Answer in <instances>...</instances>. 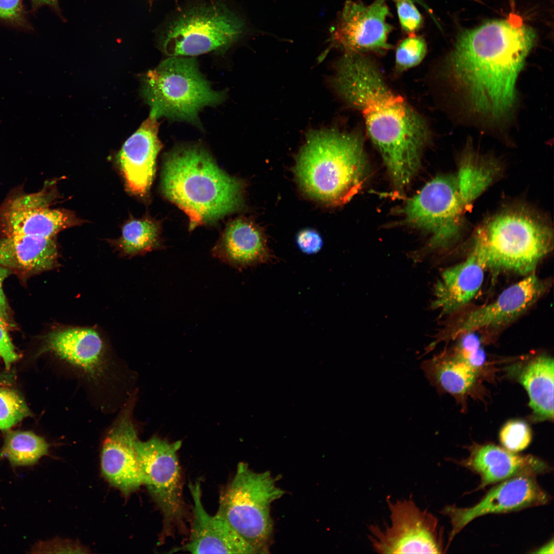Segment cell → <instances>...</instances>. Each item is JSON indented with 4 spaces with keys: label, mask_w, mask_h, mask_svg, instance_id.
Here are the masks:
<instances>
[{
    "label": "cell",
    "mask_w": 554,
    "mask_h": 554,
    "mask_svg": "<svg viewBox=\"0 0 554 554\" xmlns=\"http://www.w3.org/2000/svg\"><path fill=\"white\" fill-rule=\"evenodd\" d=\"M56 198L54 188H45L39 192L13 200L2 216L4 235L53 238L61 231L84 222L70 210L50 208Z\"/></svg>",
    "instance_id": "obj_15"
},
{
    "label": "cell",
    "mask_w": 554,
    "mask_h": 554,
    "mask_svg": "<svg viewBox=\"0 0 554 554\" xmlns=\"http://www.w3.org/2000/svg\"><path fill=\"white\" fill-rule=\"evenodd\" d=\"M159 127L157 118L149 114L116 155L127 189L133 194L145 195L153 182L156 157L162 148Z\"/></svg>",
    "instance_id": "obj_18"
},
{
    "label": "cell",
    "mask_w": 554,
    "mask_h": 554,
    "mask_svg": "<svg viewBox=\"0 0 554 554\" xmlns=\"http://www.w3.org/2000/svg\"><path fill=\"white\" fill-rule=\"evenodd\" d=\"M550 496L540 486L534 476H518L496 485L475 505L461 508L447 506L443 513L450 519L449 544L466 525L487 514L517 511L547 503Z\"/></svg>",
    "instance_id": "obj_16"
},
{
    "label": "cell",
    "mask_w": 554,
    "mask_h": 554,
    "mask_svg": "<svg viewBox=\"0 0 554 554\" xmlns=\"http://www.w3.org/2000/svg\"><path fill=\"white\" fill-rule=\"evenodd\" d=\"M464 209L456 176L445 175L427 183L406 201L402 212L407 224L430 234V247L439 248L460 236Z\"/></svg>",
    "instance_id": "obj_10"
},
{
    "label": "cell",
    "mask_w": 554,
    "mask_h": 554,
    "mask_svg": "<svg viewBox=\"0 0 554 554\" xmlns=\"http://www.w3.org/2000/svg\"><path fill=\"white\" fill-rule=\"evenodd\" d=\"M550 282L535 272L504 289L491 303L472 310L453 327L450 337L503 326L521 315L547 291Z\"/></svg>",
    "instance_id": "obj_17"
},
{
    "label": "cell",
    "mask_w": 554,
    "mask_h": 554,
    "mask_svg": "<svg viewBox=\"0 0 554 554\" xmlns=\"http://www.w3.org/2000/svg\"><path fill=\"white\" fill-rule=\"evenodd\" d=\"M536 38L535 30L514 13L459 35L444 71L473 115L491 124L509 116L517 79Z\"/></svg>",
    "instance_id": "obj_1"
},
{
    "label": "cell",
    "mask_w": 554,
    "mask_h": 554,
    "mask_svg": "<svg viewBox=\"0 0 554 554\" xmlns=\"http://www.w3.org/2000/svg\"><path fill=\"white\" fill-rule=\"evenodd\" d=\"M9 327L0 316V357L4 361L7 369H9L12 364L19 358L9 337Z\"/></svg>",
    "instance_id": "obj_33"
},
{
    "label": "cell",
    "mask_w": 554,
    "mask_h": 554,
    "mask_svg": "<svg viewBox=\"0 0 554 554\" xmlns=\"http://www.w3.org/2000/svg\"><path fill=\"white\" fill-rule=\"evenodd\" d=\"M41 353L49 352L74 375L98 389L116 383V362L112 360L95 329L69 326L56 328L43 337Z\"/></svg>",
    "instance_id": "obj_12"
},
{
    "label": "cell",
    "mask_w": 554,
    "mask_h": 554,
    "mask_svg": "<svg viewBox=\"0 0 554 554\" xmlns=\"http://www.w3.org/2000/svg\"><path fill=\"white\" fill-rule=\"evenodd\" d=\"M552 230L548 223L527 208L504 209L477 229L472 248L486 268L527 275L552 250Z\"/></svg>",
    "instance_id": "obj_5"
},
{
    "label": "cell",
    "mask_w": 554,
    "mask_h": 554,
    "mask_svg": "<svg viewBox=\"0 0 554 554\" xmlns=\"http://www.w3.org/2000/svg\"><path fill=\"white\" fill-rule=\"evenodd\" d=\"M21 0H0V19L16 21L22 15Z\"/></svg>",
    "instance_id": "obj_36"
},
{
    "label": "cell",
    "mask_w": 554,
    "mask_h": 554,
    "mask_svg": "<svg viewBox=\"0 0 554 554\" xmlns=\"http://www.w3.org/2000/svg\"><path fill=\"white\" fill-rule=\"evenodd\" d=\"M135 391L126 399L102 444L101 468L108 481L128 495L142 485L135 451L137 435L132 420Z\"/></svg>",
    "instance_id": "obj_13"
},
{
    "label": "cell",
    "mask_w": 554,
    "mask_h": 554,
    "mask_svg": "<svg viewBox=\"0 0 554 554\" xmlns=\"http://www.w3.org/2000/svg\"><path fill=\"white\" fill-rule=\"evenodd\" d=\"M58 0H32L33 4L36 6L48 5L52 7H56Z\"/></svg>",
    "instance_id": "obj_39"
},
{
    "label": "cell",
    "mask_w": 554,
    "mask_h": 554,
    "mask_svg": "<svg viewBox=\"0 0 554 554\" xmlns=\"http://www.w3.org/2000/svg\"><path fill=\"white\" fill-rule=\"evenodd\" d=\"M389 15L386 0H375L369 5L347 1L335 24L333 41L346 53L384 52L390 48Z\"/></svg>",
    "instance_id": "obj_14"
},
{
    "label": "cell",
    "mask_w": 554,
    "mask_h": 554,
    "mask_svg": "<svg viewBox=\"0 0 554 554\" xmlns=\"http://www.w3.org/2000/svg\"><path fill=\"white\" fill-rule=\"evenodd\" d=\"M32 414L23 398L16 390L0 387V430H7Z\"/></svg>",
    "instance_id": "obj_29"
},
{
    "label": "cell",
    "mask_w": 554,
    "mask_h": 554,
    "mask_svg": "<svg viewBox=\"0 0 554 554\" xmlns=\"http://www.w3.org/2000/svg\"><path fill=\"white\" fill-rule=\"evenodd\" d=\"M53 238L11 235L0 238V265L23 274H36L53 269L58 263Z\"/></svg>",
    "instance_id": "obj_23"
},
{
    "label": "cell",
    "mask_w": 554,
    "mask_h": 554,
    "mask_svg": "<svg viewBox=\"0 0 554 554\" xmlns=\"http://www.w3.org/2000/svg\"><path fill=\"white\" fill-rule=\"evenodd\" d=\"M421 367L432 384L452 394L465 393L476 380V370L456 354L424 361Z\"/></svg>",
    "instance_id": "obj_26"
},
{
    "label": "cell",
    "mask_w": 554,
    "mask_h": 554,
    "mask_svg": "<svg viewBox=\"0 0 554 554\" xmlns=\"http://www.w3.org/2000/svg\"><path fill=\"white\" fill-rule=\"evenodd\" d=\"M334 83L345 101L361 113L394 186L404 190L418 171L429 139L426 122L390 89L376 65L363 53H345L339 62Z\"/></svg>",
    "instance_id": "obj_2"
},
{
    "label": "cell",
    "mask_w": 554,
    "mask_h": 554,
    "mask_svg": "<svg viewBox=\"0 0 554 554\" xmlns=\"http://www.w3.org/2000/svg\"><path fill=\"white\" fill-rule=\"evenodd\" d=\"M141 94L150 115L200 125L199 113L222 103L225 94L213 90L194 58L171 56L141 78Z\"/></svg>",
    "instance_id": "obj_6"
},
{
    "label": "cell",
    "mask_w": 554,
    "mask_h": 554,
    "mask_svg": "<svg viewBox=\"0 0 554 554\" xmlns=\"http://www.w3.org/2000/svg\"><path fill=\"white\" fill-rule=\"evenodd\" d=\"M160 226L148 217L130 219L125 223L120 238L114 244L124 255L133 256L160 246Z\"/></svg>",
    "instance_id": "obj_27"
},
{
    "label": "cell",
    "mask_w": 554,
    "mask_h": 554,
    "mask_svg": "<svg viewBox=\"0 0 554 554\" xmlns=\"http://www.w3.org/2000/svg\"><path fill=\"white\" fill-rule=\"evenodd\" d=\"M486 269L482 258L472 248L464 261L442 272L435 288V308L449 314L469 303L481 287Z\"/></svg>",
    "instance_id": "obj_22"
},
{
    "label": "cell",
    "mask_w": 554,
    "mask_h": 554,
    "mask_svg": "<svg viewBox=\"0 0 554 554\" xmlns=\"http://www.w3.org/2000/svg\"><path fill=\"white\" fill-rule=\"evenodd\" d=\"M500 440L507 450L516 452L527 448L532 434L529 426L524 422L512 420L506 423L500 432Z\"/></svg>",
    "instance_id": "obj_31"
},
{
    "label": "cell",
    "mask_w": 554,
    "mask_h": 554,
    "mask_svg": "<svg viewBox=\"0 0 554 554\" xmlns=\"http://www.w3.org/2000/svg\"><path fill=\"white\" fill-rule=\"evenodd\" d=\"M535 552L539 553H553V542L552 539L550 542L547 543L545 545L542 547L541 548L538 549L537 551Z\"/></svg>",
    "instance_id": "obj_38"
},
{
    "label": "cell",
    "mask_w": 554,
    "mask_h": 554,
    "mask_svg": "<svg viewBox=\"0 0 554 554\" xmlns=\"http://www.w3.org/2000/svg\"><path fill=\"white\" fill-rule=\"evenodd\" d=\"M243 29V22L222 4L194 7L169 26L162 48L170 56L224 50L240 37Z\"/></svg>",
    "instance_id": "obj_9"
},
{
    "label": "cell",
    "mask_w": 554,
    "mask_h": 554,
    "mask_svg": "<svg viewBox=\"0 0 554 554\" xmlns=\"http://www.w3.org/2000/svg\"><path fill=\"white\" fill-rule=\"evenodd\" d=\"M553 360L539 356L521 371L519 381L526 390L529 406L538 419L553 418Z\"/></svg>",
    "instance_id": "obj_24"
},
{
    "label": "cell",
    "mask_w": 554,
    "mask_h": 554,
    "mask_svg": "<svg viewBox=\"0 0 554 554\" xmlns=\"http://www.w3.org/2000/svg\"><path fill=\"white\" fill-rule=\"evenodd\" d=\"M276 481L269 471L255 472L241 462L220 496L217 512L253 553L268 552L273 531L271 505L285 493Z\"/></svg>",
    "instance_id": "obj_7"
},
{
    "label": "cell",
    "mask_w": 554,
    "mask_h": 554,
    "mask_svg": "<svg viewBox=\"0 0 554 554\" xmlns=\"http://www.w3.org/2000/svg\"><path fill=\"white\" fill-rule=\"evenodd\" d=\"M32 550V552L34 553L58 552L59 550L60 552H63L62 550H64V552H67L66 550H68L69 552H71L70 550L73 552H76L75 550L77 552H80L78 550L82 551L83 548L71 542L53 540L41 542L34 546Z\"/></svg>",
    "instance_id": "obj_35"
},
{
    "label": "cell",
    "mask_w": 554,
    "mask_h": 554,
    "mask_svg": "<svg viewBox=\"0 0 554 554\" xmlns=\"http://www.w3.org/2000/svg\"><path fill=\"white\" fill-rule=\"evenodd\" d=\"M500 172V165L492 158L471 149L463 153L456 176L465 209L491 185Z\"/></svg>",
    "instance_id": "obj_25"
},
{
    "label": "cell",
    "mask_w": 554,
    "mask_h": 554,
    "mask_svg": "<svg viewBox=\"0 0 554 554\" xmlns=\"http://www.w3.org/2000/svg\"><path fill=\"white\" fill-rule=\"evenodd\" d=\"M49 448L43 438L31 431H10L5 437L0 456L14 467L30 466L46 455Z\"/></svg>",
    "instance_id": "obj_28"
},
{
    "label": "cell",
    "mask_w": 554,
    "mask_h": 554,
    "mask_svg": "<svg viewBox=\"0 0 554 554\" xmlns=\"http://www.w3.org/2000/svg\"><path fill=\"white\" fill-rule=\"evenodd\" d=\"M463 464L480 476L479 488L514 477L536 476L550 470L547 463L536 457L519 455L492 444L476 448Z\"/></svg>",
    "instance_id": "obj_21"
},
{
    "label": "cell",
    "mask_w": 554,
    "mask_h": 554,
    "mask_svg": "<svg viewBox=\"0 0 554 554\" xmlns=\"http://www.w3.org/2000/svg\"><path fill=\"white\" fill-rule=\"evenodd\" d=\"M181 441L170 443L154 437L146 441L138 439L136 459L145 485L163 517V536L172 535L176 528L185 526L186 509L177 451Z\"/></svg>",
    "instance_id": "obj_8"
},
{
    "label": "cell",
    "mask_w": 554,
    "mask_h": 554,
    "mask_svg": "<svg viewBox=\"0 0 554 554\" xmlns=\"http://www.w3.org/2000/svg\"><path fill=\"white\" fill-rule=\"evenodd\" d=\"M367 171L361 135L333 130L310 132L294 167L303 191L331 205L349 201L362 187Z\"/></svg>",
    "instance_id": "obj_4"
},
{
    "label": "cell",
    "mask_w": 554,
    "mask_h": 554,
    "mask_svg": "<svg viewBox=\"0 0 554 554\" xmlns=\"http://www.w3.org/2000/svg\"><path fill=\"white\" fill-rule=\"evenodd\" d=\"M212 254L239 270L268 263L273 258L262 230L244 217L235 219L227 224Z\"/></svg>",
    "instance_id": "obj_20"
},
{
    "label": "cell",
    "mask_w": 554,
    "mask_h": 554,
    "mask_svg": "<svg viewBox=\"0 0 554 554\" xmlns=\"http://www.w3.org/2000/svg\"><path fill=\"white\" fill-rule=\"evenodd\" d=\"M389 521L369 526L373 549L380 553L443 552L442 538L437 518L409 498L387 499Z\"/></svg>",
    "instance_id": "obj_11"
},
{
    "label": "cell",
    "mask_w": 554,
    "mask_h": 554,
    "mask_svg": "<svg viewBox=\"0 0 554 554\" xmlns=\"http://www.w3.org/2000/svg\"><path fill=\"white\" fill-rule=\"evenodd\" d=\"M189 487L192 518L189 539L181 549L192 553H253L223 516L205 510L200 482L190 483Z\"/></svg>",
    "instance_id": "obj_19"
},
{
    "label": "cell",
    "mask_w": 554,
    "mask_h": 554,
    "mask_svg": "<svg viewBox=\"0 0 554 554\" xmlns=\"http://www.w3.org/2000/svg\"><path fill=\"white\" fill-rule=\"evenodd\" d=\"M427 45L420 36L411 35L402 41L395 52V64L399 70L418 65L425 57Z\"/></svg>",
    "instance_id": "obj_30"
},
{
    "label": "cell",
    "mask_w": 554,
    "mask_h": 554,
    "mask_svg": "<svg viewBox=\"0 0 554 554\" xmlns=\"http://www.w3.org/2000/svg\"><path fill=\"white\" fill-rule=\"evenodd\" d=\"M10 273V269L0 265V316L10 327H12L14 325L11 318L10 308L3 289V283Z\"/></svg>",
    "instance_id": "obj_37"
},
{
    "label": "cell",
    "mask_w": 554,
    "mask_h": 554,
    "mask_svg": "<svg viewBox=\"0 0 554 554\" xmlns=\"http://www.w3.org/2000/svg\"><path fill=\"white\" fill-rule=\"evenodd\" d=\"M296 243L300 249L304 253L314 254L322 247L323 241L321 236L315 230L304 229L297 235Z\"/></svg>",
    "instance_id": "obj_34"
},
{
    "label": "cell",
    "mask_w": 554,
    "mask_h": 554,
    "mask_svg": "<svg viewBox=\"0 0 554 554\" xmlns=\"http://www.w3.org/2000/svg\"><path fill=\"white\" fill-rule=\"evenodd\" d=\"M161 187L165 197L187 214L190 230L237 211L243 202L242 181L225 173L196 145L168 154Z\"/></svg>",
    "instance_id": "obj_3"
},
{
    "label": "cell",
    "mask_w": 554,
    "mask_h": 554,
    "mask_svg": "<svg viewBox=\"0 0 554 554\" xmlns=\"http://www.w3.org/2000/svg\"><path fill=\"white\" fill-rule=\"evenodd\" d=\"M396 5L402 28L407 33H413L422 26L423 19L412 0H392Z\"/></svg>",
    "instance_id": "obj_32"
}]
</instances>
